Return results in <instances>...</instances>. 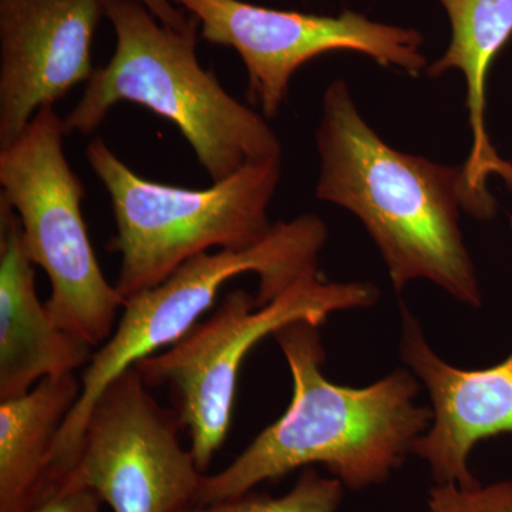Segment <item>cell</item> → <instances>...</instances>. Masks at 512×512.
<instances>
[{
  "mask_svg": "<svg viewBox=\"0 0 512 512\" xmlns=\"http://www.w3.org/2000/svg\"><path fill=\"white\" fill-rule=\"evenodd\" d=\"M274 338L291 370V403L225 470L202 476L197 505L237 497L315 464L345 488L362 491L386 483L429 430L433 412L416 404L421 383L410 370H394L366 387L342 386L323 375L318 325L299 320Z\"/></svg>",
  "mask_w": 512,
  "mask_h": 512,
  "instance_id": "cell-1",
  "label": "cell"
},
{
  "mask_svg": "<svg viewBox=\"0 0 512 512\" xmlns=\"http://www.w3.org/2000/svg\"><path fill=\"white\" fill-rule=\"evenodd\" d=\"M316 197L345 208L375 242L397 292L426 279L451 298L481 308L476 266L461 234L471 212L463 167H447L390 147L357 110L345 80L323 93L316 130Z\"/></svg>",
  "mask_w": 512,
  "mask_h": 512,
  "instance_id": "cell-2",
  "label": "cell"
},
{
  "mask_svg": "<svg viewBox=\"0 0 512 512\" xmlns=\"http://www.w3.org/2000/svg\"><path fill=\"white\" fill-rule=\"evenodd\" d=\"M106 18L116 50L63 119L67 136H90L116 104L128 101L170 120L212 183L254 161L282 156L281 141L264 117L234 99L198 62L197 19L187 30L167 28L138 0H107Z\"/></svg>",
  "mask_w": 512,
  "mask_h": 512,
  "instance_id": "cell-3",
  "label": "cell"
},
{
  "mask_svg": "<svg viewBox=\"0 0 512 512\" xmlns=\"http://www.w3.org/2000/svg\"><path fill=\"white\" fill-rule=\"evenodd\" d=\"M328 227L305 214L272 225L264 241L244 251L204 252L156 288L126 299L113 335L84 369L82 394L57 434L50 454L49 493L55 495L79 460L84 427L100 393L138 360L178 342L214 305L222 286L239 275L259 278L258 305L274 301L299 279L319 272Z\"/></svg>",
  "mask_w": 512,
  "mask_h": 512,
  "instance_id": "cell-4",
  "label": "cell"
},
{
  "mask_svg": "<svg viewBox=\"0 0 512 512\" xmlns=\"http://www.w3.org/2000/svg\"><path fill=\"white\" fill-rule=\"evenodd\" d=\"M87 163L109 192L120 255L114 286L124 299L156 288L211 248L244 251L268 237L269 205L281 183L282 156L245 165L205 190L173 187L134 173L96 137Z\"/></svg>",
  "mask_w": 512,
  "mask_h": 512,
  "instance_id": "cell-5",
  "label": "cell"
},
{
  "mask_svg": "<svg viewBox=\"0 0 512 512\" xmlns=\"http://www.w3.org/2000/svg\"><path fill=\"white\" fill-rule=\"evenodd\" d=\"M379 296L369 282H332L320 272L262 306L237 289L224 296L210 318L134 367L148 387L170 390L174 412L204 473L227 439L239 369L248 353L289 323L322 326L333 313L372 308Z\"/></svg>",
  "mask_w": 512,
  "mask_h": 512,
  "instance_id": "cell-6",
  "label": "cell"
},
{
  "mask_svg": "<svg viewBox=\"0 0 512 512\" xmlns=\"http://www.w3.org/2000/svg\"><path fill=\"white\" fill-rule=\"evenodd\" d=\"M63 119L42 107L18 140L0 148V198L22 225L26 252L46 272V308L59 328L104 345L126 299L101 271L83 220L86 188L64 153Z\"/></svg>",
  "mask_w": 512,
  "mask_h": 512,
  "instance_id": "cell-7",
  "label": "cell"
},
{
  "mask_svg": "<svg viewBox=\"0 0 512 512\" xmlns=\"http://www.w3.org/2000/svg\"><path fill=\"white\" fill-rule=\"evenodd\" d=\"M180 430L174 410L128 367L94 403L79 460L57 495L90 490L114 512L184 511L195 504L204 473Z\"/></svg>",
  "mask_w": 512,
  "mask_h": 512,
  "instance_id": "cell-8",
  "label": "cell"
},
{
  "mask_svg": "<svg viewBox=\"0 0 512 512\" xmlns=\"http://www.w3.org/2000/svg\"><path fill=\"white\" fill-rule=\"evenodd\" d=\"M200 23V36L214 45L232 47L248 74V96L265 117L284 104L293 74L303 64L336 50L372 57L417 76L427 69L419 30L387 25L362 13L308 15L262 8L242 0H171Z\"/></svg>",
  "mask_w": 512,
  "mask_h": 512,
  "instance_id": "cell-9",
  "label": "cell"
},
{
  "mask_svg": "<svg viewBox=\"0 0 512 512\" xmlns=\"http://www.w3.org/2000/svg\"><path fill=\"white\" fill-rule=\"evenodd\" d=\"M107 0H0V148L37 111L93 76L92 43Z\"/></svg>",
  "mask_w": 512,
  "mask_h": 512,
  "instance_id": "cell-10",
  "label": "cell"
},
{
  "mask_svg": "<svg viewBox=\"0 0 512 512\" xmlns=\"http://www.w3.org/2000/svg\"><path fill=\"white\" fill-rule=\"evenodd\" d=\"M400 356L426 387L433 420L414 441L412 454L430 468L436 484H480L468 466L481 440L512 433V352L485 369H460L427 342L420 320L402 308Z\"/></svg>",
  "mask_w": 512,
  "mask_h": 512,
  "instance_id": "cell-11",
  "label": "cell"
},
{
  "mask_svg": "<svg viewBox=\"0 0 512 512\" xmlns=\"http://www.w3.org/2000/svg\"><path fill=\"white\" fill-rule=\"evenodd\" d=\"M33 266L19 217L0 198V402L25 396L47 377L73 375L94 355L40 302Z\"/></svg>",
  "mask_w": 512,
  "mask_h": 512,
  "instance_id": "cell-12",
  "label": "cell"
},
{
  "mask_svg": "<svg viewBox=\"0 0 512 512\" xmlns=\"http://www.w3.org/2000/svg\"><path fill=\"white\" fill-rule=\"evenodd\" d=\"M451 25L446 53L427 67L430 77L460 70L466 77L470 154L463 164L471 217L490 220L497 202L488 191L490 177L503 178L512 190V164L498 156L485 124L487 77L497 53L512 35V0H439Z\"/></svg>",
  "mask_w": 512,
  "mask_h": 512,
  "instance_id": "cell-13",
  "label": "cell"
},
{
  "mask_svg": "<svg viewBox=\"0 0 512 512\" xmlns=\"http://www.w3.org/2000/svg\"><path fill=\"white\" fill-rule=\"evenodd\" d=\"M80 394L73 373L0 402V512H39L49 503L50 454Z\"/></svg>",
  "mask_w": 512,
  "mask_h": 512,
  "instance_id": "cell-14",
  "label": "cell"
},
{
  "mask_svg": "<svg viewBox=\"0 0 512 512\" xmlns=\"http://www.w3.org/2000/svg\"><path fill=\"white\" fill-rule=\"evenodd\" d=\"M343 494L345 485L338 478L322 476L316 468L306 467L282 497L251 490L211 504H192L181 512H338Z\"/></svg>",
  "mask_w": 512,
  "mask_h": 512,
  "instance_id": "cell-15",
  "label": "cell"
},
{
  "mask_svg": "<svg viewBox=\"0 0 512 512\" xmlns=\"http://www.w3.org/2000/svg\"><path fill=\"white\" fill-rule=\"evenodd\" d=\"M430 512H512V481L461 487L436 484L430 490Z\"/></svg>",
  "mask_w": 512,
  "mask_h": 512,
  "instance_id": "cell-16",
  "label": "cell"
},
{
  "mask_svg": "<svg viewBox=\"0 0 512 512\" xmlns=\"http://www.w3.org/2000/svg\"><path fill=\"white\" fill-rule=\"evenodd\" d=\"M101 498L90 490H76L57 495L39 512H100Z\"/></svg>",
  "mask_w": 512,
  "mask_h": 512,
  "instance_id": "cell-17",
  "label": "cell"
},
{
  "mask_svg": "<svg viewBox=\"0 0 512 512\" xmlns=\"http://www.w3.org/2000/svg\"><path fill=\"white\" fill-rule=\"evenodd\" d=\"M138 2L143 3L167 28L187 30L192 25V22H194L192 16L187 18L183 9L175 6L171 0H138Z\"/></svg>",
  "mask_w": 512,
  "mask_h": 512,
  "instance_id": "cell-18",
  "label": "cell"
}]
</instances>
